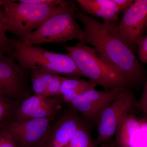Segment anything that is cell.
Instances as JSON below:
<instances>
[{
    "instance_id": "6da1fadb",
    "label": "cell",
    "mask_w": 147,
    "mask_h": 147,
    "mask_svg": "<svg viewBox=\"0 0 147 147\" xmlns=\"http://www.w3.org/2000/svg\"><path fill=\"white\" fill-rule=\"evenodd\" d=\"M76 19L83 24V44L91 45L98 53L123 75L132 87L145 84L146 69L135 57L133 50L121 37L119 23L105 21L100 22L86 15L75 5Z\"/></svg>"
},
{
    "instance_id": "7a4b0ae2",
    "label": "cell",
    "mask_w": 147,
    "mask_h": 147,
    "mask_svg": "<svg viewBox=\"0 0 147 147\" xmlns=\"http://www.w3.org/2000/svg\"><path fill=\"white\" fill-rule=\"evenodd\" d=\"M75 5L70 1H62L49 17L21 41L26 45L66 42L74 40L82 43L84 31L76 21Z\"/></svg>"
},
{
    "instance_id": "3957f363",
    "label": "cell",
    "mask_w": 147,
    "mask_h": 147,
    "mask_svg": "<svg viewBox=\"0 0 147 147\" xmlns=\"http://www.w3.org/2000/svg\"><path fill=\"white\" fill-rule=\"evenodd\" d=\"M78 69L96 86L106 89L132 87L128 80L102 57L94 48L79 42L65 46Z\"/></svg>"
},
{
    "instance_id": "277c9868",
    "label": "cell",
    "mask_w": 147,
    "mask_h": 147,
    "mask_svg": "<svg viewBox=\"0 0 147 147\" xmlns=\"http://www.w3.org/2000/svg\"><path fill=\"white\" fill-rule=\"evenodd\" d=\"M11 56L24 69H41L72 77L84 76L69 54L46 50L39 45H26L17 38L10 39Z\"/></svg>"
},
{
    "instance_id": "5b68a950",
    "label": "cell",
    "mask_w": 147,
    "mask_h": 147,
    "mask_svg": "<svg viewBox=\"0 0 147 147\" xmlns=\"http://www.w3.org/2000/svg\"><path fill=\"white\" fill-rule=\"evenodd\" d=\"M62 1L51 4L37 5L0 0V15L6 31L22 40L49 17Z\"/></svg>"
},
{
    "instance_id": "8992f818",
    "label": "cell",
    "mask_w": 147,
    "mask_h": 147,
    "mask_svg": "<svg viewBox=\"0 0 147 147\" xmlns=\"http://www.w3.org/2000/svg\"><path fill=\"white\" fill-rule=\"evenodd\" d=\"M137 106L138 103L130 88H125L100 116L97 125L96 145L109 146L123 117Z\"/></svg>"
},
{
    "instance_id": "52a82bcc",
    "label": "cell",
    "mask_w": 147,
    "mask_h": 147,
    "mask_svg": "<svg viewBox=\"0 0 147 147\" xmlns=\"http://www.w3.org/2000/svg\"><path fill=\"white\" fill-rule=\"evenodd\" d=\"M33 92L30 69H24L11 55H0V94L22 102Z\"/></svg>"
},
{
    "instance_id": "ba28073f",
    "label": "cell",
    "mask_w": 147,
    "mask_h": 147,
    "mask_svg": "<svg viewBox=\"0 0 147 147\" xmlns=\"http://www.w3.org/2000/svg\"><path fill=\"white\" fill-rule=\"evenodd\" d=\"M126 87L103 91L92 89L77 96L68 105L79 113L88 125L97 126L102 113Z\"/></svg>"
},
{
    "instance_id": "9c48e42d",
    "label": "cell",
    "mask_w": 147,
    "mask_h": 147,
    "mask_svg": "<svg viewBox=\"0 0 147 147\" xmlns=\"http://www.w3.org/2000/svg\"><path fill=\"white\" fill-rule=\"evenodd\" d=\"M147 29V0H134L119 23L120 35L133 50Z\"/></svg>"
},
{
    "instance_id": "30bf717a",
    "label": "cell",
    "mask_w": 147,
    "mask_h": 147,
    "mask_svg": "<svg viewBox=\"0 0 147 147\" xmlns=\"http://www.w3.org/2000/svg\"><path fill=\"white\" fill-rule=\"evenodd\" d=\"M59 113L44 118L16 121L5 129L12 135L19 147H40L50 125Z\"/></svg>"
},
{
    "instance_id": "8fae6325",
    "label": "cell",
    "mask_w": 147,
    "mask_h": 147,
    "mask_svg": "<svg viewBox=\"0 0 147 147\" xmlns=\"http://www.w3.org/2000/svg\"><path fill=\"white\" fill-rule=\"evenodd\" d=\"M69 107L63 111L62 109L53 121L40 147H66L68 146L76 129L84 121L79 113Z\"/></svg>"
},
{
    "instance_id": "7c38bea8",
    "label": "cell",
    "mask_w": 147,
    "mask_h": 147,
    "mask_svg": "<svg viewBox=\"0 0 147 147\" xmlns=\"http://www.w3.org/2000/svg\"><path fill=\"white\" fill-rule=\"evenodd\" d=\"M113 147H147V118L130 112L123 117L117 128Z\"/></svg>"
},
{
    "instance_id": "4fadbf2b",
    "label": "cell",
    "mask_w": 147,
    "mask_h": 147,
    "mask_svg": "<svg viewBox=\"0 0 147 147\" xmlns=\"http://www.w3.org/2000/svg\"><path fill=\"white\" fill-rule=\"evenodd\" d=\"M59 97L33 94L21 102L16 113V121L44 118L59 114L62 109Z\"/></svg>"
},
{
    "instance_id": "5bb4252c",
    "label": "cell",
    "mask_w": 147,
    "mask_h": 147,
    "mask_svg": "<svg viewBox=\"0 0 147 147\" xmlns=\"http://www.w3.org/2000/svg\"><path fill=\"white\" fill-rule=\"evenodd\" d=\"M84 10L90 15L103 18L105 21H116L123 11L114 0H77Z\"/></svg>"
},
{
    "instance_id": "9a60e30c",
    "label": "cell",
    "mask_w": 147,
    "mask_h": 147,
    "mask_svg": "<svg viewBox=\"0 0 147 147\" xmlns=\"http://www.w3.org/2000/svg\"><path fill=\"white\" fill-rule=\"evenodd\" d=\"M21 102L0 94V131L16 121V113Z\"/></svg>"
},
{
    "instance_id": "2e32d148",
    "label": "cell",
    "mask_w": 147,
    "mask_h": 147,
    "mask_svg": "<svg viewBox=\"0 0 147 147\" xmlns=\"http://www.w3.org/2000/svg\"><path fill=\"white\" fill-rule=\"evenodd\" d=\"M30 73L34 94L45 96L49 82L56 74L41 69H30Z\"/></svg>"
},
{
    "instance_id": "e0dca14e",
    "label": "cell",
    "mask_w": 147,
    "mask_h": 147,
    "mask_svg": "<svg viewBox=\"0 0 147 147\" xmlns=\"http://www.w3.org/2000/svg\"><path fill=\"white\" fill-rule=\"evenodd\" d=\"M88 128V125L84 121L74 134L68 147H98L93 140Z\"/></svg>"
},
{
    "instance_id": "ac0fdd59",
    "label": "cell",
    "mask_w": 147,
    "mask_h": 147,
    "mask_svg": "<svg viewBox=\"0 0 147 147\" xmlns=\"http://www.w3.org/2000/svg\"><path fill=\"white\" fill-rule=\"evenodd\" d=\"M90 81L79 79V77L67 78L66 77L61 85L60 97L66 92L78 88L80 87L88 85L91 83Z\"/></svg>"
},
{
    "instance_id": "d6986e66",
    "label": "cell",
    "mask_w": 147,
    "mask_h": 147,
    "mask_svg": "<svg viewBox=\"0 0 147 147\" xmlns=\"http://www.w3.org/2000/svg\"><path fill=\"white\" fill-rule=\"evenodd\" d=\"M6 32L0 15V55H11L13 52L10 39L7 36Z\"/></svg>"
},
{
    "instance_id": "ffe728a7",
    "label": "cell",
    "mask_w": 147,
    "mask_h": 147,
    "mask_svg": "<svg viewBox=\"0 0 147 147\" xmlns=\"http://www.w3.org/2000/svg\"><path fill=\"white\" fill-rule=\"evenodd\" d=\"M65 78L56 74L48 84L45 96L60 97L61 85Z\"/></svg>"
},
{
    "instance_id": "44dd1931",
    "label": "cell",
    "mask_w": 147,
    "mask_h": 147,
    "mask_svg": "<svg viewBox=\"0 0 147 147\" xmlns=\"http://www.w3.org/2000/svg\"><path fill=\"white\" fill-rule=\"evenodd\" d=\"M0 147H19L17 142L6 129L0 131Z\"/></svg>"
},
{
    "instance_id": "7402d4cb",
    "label": "cell",
    "mask_w": 147,
    "mask_h": 147,
    "mask_svg": "<svg viewBox=\"0 0 147 147\" xmlns=\"http://www.w3.org/2000/svg\"><path fill=\"white\" fill-rule=\"evenodd\" d=\"M138 53L140 61L147 63V34L144 35L139 40L138 45Z\"/></svg>"
},
{
    "instance_id": "603a6c76",
    "label": "cell",
    "mask_w": 147,
    "mask_h": 147,
    "mask_svg": "<svg viewBox=\"0 0 147 147\" xmlns=\"http://www.w3.org/2000/svg\"><path fill=\"white\" fill-rule=\"evenodd\" d=\"M138 105L147 118V81L145 84L142 97L138 103Z\"/></svg>"
},
{
    "instance_id": "cb8c5ba5",
    "label": "cell",
    "mask_w": 147,
    "mask_h": 147,
    "mask_svg": "<svg viewBox=\"0 0 147 147\" xmlns=\"http://www.w3.org/2000/svg\"><path fill=\"white\" fill-rule=\"evenodd\" d=\"M59 0H20V2L37 5L51 4L57 3Z\"/></svg>"
},
{
    "instance_id": "d4e9b609",
    "label": "cell",
    "mask_w": 147,
    "mask_h": 147,
    "mask_svg": "<svg viewBox=\"0 0 147 147\" xmlns=\"http://www.w3.org/2000/svg\"><path fill=\"white\" fill-rule=\"evenodd\" d=\"M116 3L121 8L125 10L131 5L134 1L133 0H114Z\"/></svg>"
},
{
    "instance_id": "484cf974",
    "label": "cell",
    "mask_w": 147,
    "mask_h": 147,
    "mask_svg": "<svg viewBox=\"0 0 147 147\" xmlns=\"http://www.w3.org/2000/svg\"><path fill=\"white\" fill-rule=\"evenodd\" d=\"M146 32L147 33V30H146Z\"/></svg>"
},
{
    "instance_id": "4316f807",
    "label": "cell",
    "mask_w": 147,
    "mask_h": 147,
    "mask_svg": "<svg viewBox=\"0 0 147 147\" xmlns=\"http://www.w3.org/2000/svg\"><path fill=\"white\" fill-rule=\"evenodd\" d=\"M66 147H68V146H66Z\"/></svg>"
}]
</instances>
